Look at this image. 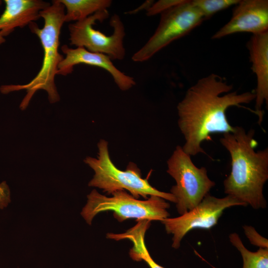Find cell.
Returning <instances> with one entry per match:
<instances>
[{"label": "cell", "instance_id": "cell-1", "mask_svg": "<svg viewBox=\"0 0 268 268\" xmlns=\"http://www.w3.org/2000/svg\"><path fill=\"white\" fill-rule=\"evenodd\" d=\"M232 85L215 73L199 79L187 91L177 108L179 128L185 142L183 150L190 156L205 152L201 147L214 133L233 132L226 112L232 106H241L255 100V92L238 93Z\"/></svg>", "mask_w": 268, "mask_h": 268}, {"label": "cell", "instance_id": "cell-2", "mask_svg": "<svg viewBox=\"0 0 268 268\" xmlns=\"http://www.w3.org/2000/svg\"><path fill=\"white\" fill-rule=\"evenodd\" d=\"M255 131L246 132L241 126L223 134L221 144L231 159V170L223 182L224 193L250 205L254 209L267 207L263 195L268 179V148L255 150L258 144Z\"/></svg>", "mask_w": 268, "mask_h": 268}, {"label": "cell", "instance_id": "cell-3", "mask_svg": "<svg viewBox=\"0 0 268 268\" xmlns=\"http://www.w3.org/2000/svg\"><path fill=\"white\" fill-rule=\"evenodd\" d=\"M65 6L59 0L52 1L50 5L40 12L44 20V26L40 28L34 22L28 25L31 31L40 40L44 51L41 68L37 74L29 82L23 85H6L0 87L3 94L26 90L27 94L22 99L19 107L21 110L26 109L35 92L39 90H45L51 103L60 101V97L55 82L58 67L64 57L59 52L60 35L65 21Z\"/></svg>", "mask_w": 268, "mask_h": 268}, {"label": "cell", "instance_id": "cell-4", "mask_svg": "<svg viewBox=\"0 0 268 268\" xmlns=\"http://www.w3.org/2000/svg\"><path fill=\"white\" fill-rule=\"evenodd\" d=\"M97 147V158L87 157L84 160L95 173L88 183L89 187L98 188L111 195L118 191L127 190L137 199L140 196L148 199V196H156L176 203V200L171 193L159 191L147 179H143L140 170L134 163L130 162L125 171L118 168L111 159L106 140L101 139Z\"/></svg>", "mask_w": 268, "mask_h": 268}, {"label": "cell", "instance_id": "cell-5", "mask_svg": "<svg viewBox=\"0 0 268 268\" xmlns=\"http://www.w3.org/2000/svg\"><path fill=\"white\" fill-rule=\"evenodd\" d=\"M112 195L108 197L95 189L87 195V201L81 215L89 225L97 214L106 211H113L119 222L132 218L161 221L170 216L167 211L169 203L160 197L151 196L146 200H139L124 190L116 191Z\"/></svg>", "mask_w": 268, "mask_h": 268}, {"label": "cell", "instance_id": "cell-6", "mask_svg": "<svg viewBox=\"0 0 268 268\" xmlns=\"http://www.w3.org/2000/svg\"><path fill=\"white\" fill-rule=\"evenodd\" d=\"M167 163V172L176 183L170 193L176 200L178 212L182 215L199 204L215 183L209 178L206 169L197 167L180 145L176 146Z\"/></svg>", "mask_w": 268, "mask_h": 268}, {"label": "cell", "instance_id": "cell-7", "mask_svg": "<svg viewBox=\"0 0 268 268\" xmlns=\"http://www.w3.org/2000/svg\"><path fill=\"white\" fill-rule=\"evenodd\" d=\"M109 16L107 9L102 10L85 19L68 25L70 44L83 47L89 52L107 55L111 60H123L126 54L124 39L125 27L120 16L113 15L110 24L113 33L107 36L93 26L97 21L102 22Z\"/></svg>", "mask_w": 268, "mask_h": 268}, {"label": "cell", "instance_id": "cell-8", "mask_svg": "<svg viewBox=\"0 0 268 268\" xmlns=\"http://www.w3.org/2000/svg\"><path fill=\"white\" fill-rule=\"evenodd\" d=\"M204 20L203 16L191 0H184L161 13L155 31L145 44L133 55V61H147L174 41L188 34Z\"/></svg>", "mask_w": 268, "mask_h": 268}, {"label": "cell", "instance_id": "cell-9", "mask_svg": "<svg viewBox=\"0 0 268 268\" xmlns=\"http://www.w3.org/2000/svg\"><path fill=\"white\" fill-rule=\"evenodd\" d=\"M247 205L231 196L218 198L208 194L193 209L179 217H167L161 222L164 225L167 233L173 235L172 247L178 249L181 240L189 231L197 228L209 230L217 223L225 209Z\"/></svg>", "mask_w": 268, "mask_h": 268}, {"label": "cell", "instance_id": "cell-10", "mask_svg": "<svg viewBox=\"0 0 268 268\" xmlns=\"http://www.w3.org/2000/svg\"><path fill=\"white\" fill-rule=\"evenodd\" d=\"M231 19L212 36L219 39L240 32L268 31V0H242L234 5Z\"/></svg>", "mask_w": 268, "mask_h": 268}, {"label": "cell", "instance_id": "cell-11", "mask_svg": "<svg viewBox=\"0 0 268 268\" xmlns=\"http://www.w3.org/2000/svg\"><path fill=\"white\" fill-rule=\"evenodd\" d=\"M61 50L66 57L58 66L57 74L67 75L72 72L74 66L83 64L107 70L122 91L128 90L135 84L134 78L118 69L106 55L91 52L83 47L73 49L66 45H63Z\"/></svg>", "mask_w": 268, "mask_h": 268}, {"label": "cell", "instance_id": "cell-12", "mask_svg": "<svg viewBox=\"0 0 268 268\" xmlns=\"http://www.w3.org/2000/svg\"><path fill=\"white\" fill-rule=\"evenodd\" d=\"M252 69L257 77L255 113L260 125L263 119V104H268V31L253 34L247 44Z\"/></svg>", "mask_w": 268, "mask_h": 268}, {"label": "cell", "instance_id": "cell-13", "mask_svg": "<svg viewBox=\"0 0 268 268\" xmlns=\"http://www.w3.org/2000/svg\"><path fill=\"white\" fill-rule=\"evenodd\" d=\"M5 8L0 16V31L6 35L15 28H22L39 19L40 12L50 3L41 0H4Z\"/></svg>", "mask_w": 268, "mask_h": 268}, {"label": "cell", "instance_id": "cell-14", "mask_svg": "<svg viewBox=\"0 0 268 268\" xmlns=\"http://www.w3.org/2000/svg\"><path fill=\"white\" fill-rule=\"evenodd\" d=\"M150 225L149 220H138L136 225L126 232L121 234L108 233L106 237L116 241L129 239L133 243L129 253L133 260L135 261H144L150 268H164L153 260L145 245V234Z\"/></svg>", "mask_w": 268, "mask_h": 268}, {"label": "cell", "instance_id": "cell-15", "mask_svg": "<svg viewBox=\"0 0 268 268\" xmlns=\"http://www.w3.org/2000/svg\"><path fill=\"white\" fill-rule=\"evenodd\" d=\"M66 8L65 22L79 21L110 7V0H59Z\"/></svg>", "mask_w": 268, "mask_h": 268}, {"label": "cell", "instance_id": "cell-16", "mask_svg": "<svg viewBox=\"0 0 268 268\" xmlns=\"http://www.w3.org/2000/svg\"><path fill=\"white\" fill-rule=\"evenodd\" d=\"M229 238L231 244L242 256L243 268H268V249L259 248L257 252H253L245 247L236 233L230 234Z\"/></svg>", "mask_w": 268, "mask_h": 268}, {"label": "cell", "instance_id": "cell-17", "mask_svg": "<svg viewBox=\"0 0 268 268\" xmlns=\"http://www.w3.org/2000/svg\"><path fill=\"white\" fill-rule=\"evenodd\" d=\"M240 0H193V5L201 13L205 20L215 13L235 5Z\"/></svg>", "mask_w": 268, "mask_h": 268}, {"label": "cell", "instance_id": "cell-18", "mask_svg": "<svg viewBox=\"0 0 268 268\" xmlns=\"http://www.w3.org/2000/svg\"><path fill=\"white\" fill-rule=\"evenodd\" d=\"M184 0H160L153 3L147 9L146 14L151 16L162 13L167 9L177 5Z\"/></svg>", "mask_w": 268, "mask_h": 268}, {"label": "cell", "instance_id": "cell-19", "mask_svg": "<svg viewBox=\"0 0 268 268\" xmlns=\"http://www.w3.org/2000/svg\"><path fill=\"white\" fill-rule=\"evenodd\" d=\"M245 235L250 243L259 248L268 249V241L259 234L252 226L244 225L243 227Z\"/></svg>", "mask_w": 268, "mask_h": 268}, {"label": "cell", "instance_id": "cell-20", "mask_svg": "<svg viewBox=\"0 0 268 268\" xmlns=\"http://www.w3.org/2000/svg\"><path fill=\"white\" fill-rule=\"evenodd\" d=\"M6 36L5 34L2 31H0V45L5 41L4 37Z\"/></svg>", "mask_w": 268, "mask_h": 268}, {"label": "cell", "instance_id": "cell-21", "mask_svg": "<svg viewBox=\"0 0 268 268\" xmlns=\"http://www.w3.org/2000/svg\"><path fill=\"white\" fill-rule=\"evenodd\" d=\"M1 3H2V1L0 0V6L1 5Z\"/></svg>", "mask_w": 268, "mask_h": 268}]
</instances>
